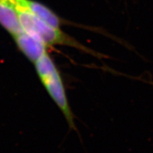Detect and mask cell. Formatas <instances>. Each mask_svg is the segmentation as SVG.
Returning <instances> with one entry per match:
<instances>
[{
  "label": "cell",
  "instance_id": "2",
  "mask_svg": "<svg viewBox=\"0 0 153 153\" xmlns=\"http://www.w3.org/2000/svg\"><path fill=\"white\" fill-rule=\"evenodd\" d=\"M34 65L40 80L62 113L70 128L77 131L74 116L69 104L62 79L54 62L47 53L36 61Z\"/></svg>",
  "mask_w": 153,
  "mask_h": 153
},
{
  "label": "cell",
  "instance_id": "1",
  "mask_svg": "<svg viewBox=\"0 0 153 153\" xmlns=\"http://www.w3.org/2000/svg\"><path fill=\"white\" fill-rule=\"evenodd\" d=\"M14 4L24 31L38 38L46 46L65 45L79 50L97 59L108 57L86 47L71 36L65 33L59 28L51 26L38 18L32 12L27 0H14Z\"/></svg>",
  "mask_w": 153,
  "mask_h": 153
},
{
  "label": "cell",
  "instance_id": "3",
  "mask_svg": "<svg viewBox=\"0 0 153 153\" xmlns=\"http://www.w3.org/2000/svg\"><path fill=\"white\" fill-rule=\"evenodd\" d=\"M13 38L18 48L33 64L47 53L46 45L38 38L26 32H22Z\"/></svg>",
  "mask_w": 153,
  "mask_h": 153
},
{
  "label": "cell",
  "instance_id": "5",
  "mask_svg": "<svg viewBox=\"0 0 153 153\" xmlns=\"http://www.w3.org/2000/svg\"><path fill=\"white\" fill-rule=\"evenodd\" d=\"M27 1L30 9L36 16L47 23L48 24L51 25V26L59 28L60 25V20L53 11L36 1H30V0H27Z\"/></svg>",
  "mask_w": 153,
  "mask_h": 153
},
{
  "label": "cell",
  "instance_id": "4",
  "mask_svg": "<svg viewBox=\"0 0 153 153\" xmlns=\"http://www.w3.org/2000/svg\"><path fill=\"white\" fill-rule=\"evenodd\" d=\"M0 24L13 37L24 32L14 0H0Z\"/></svg>",
  "mask_w": 153,
  "mask_h": 153
}]
</instances>
